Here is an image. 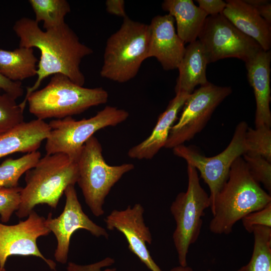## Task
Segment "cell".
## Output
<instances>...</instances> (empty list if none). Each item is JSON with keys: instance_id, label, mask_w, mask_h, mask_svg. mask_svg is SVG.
Masks as SVG:
<instances>
[{"instance_id": "7", "label": "cell", "mask_w": 271, "mask_h": 271, "mask_svg": "<svg viewBox=\"0 0 271 271\" xmlns=\"http://www.w3.org/2000/svg\"><path fill=\"white\" fill-rule=\"evenodd\" d=\"M127 111L106 106L93 116L76 120L71 116L48 123L51 128L46 139V155L62 153L76 162L85 143L98 130L114 126L126 120Z\"/></svg>"}, {"instance_id": "6", "label": "cell", "mask_w": 271, "mask_h": 271, "mask_svg": "<svg viewBox=\"0 0 271 271\" xmlns=\"http://www.w3.org/2000/svg\"><path fill=\"white\" fill-rule=\"evenodd\" d=\"M77 163V183L92 214L100 217L104 213L105 199L112 187L134 166L131 163L118 166L107 164L102 155L101 145L94 136L83 146Z\"/></svg>"}, {"instance_id": "3", "label": "cell", "mask_w": 271, "mask_h": 271, "mask_svg": "<svg viewBox=\"0 0 271 271\" xmlns=\"http://www.w3.org/2000/svg\"><path fill=\"white\" fill-rule=\"evenodd\" d=\"M78 178L77 162L62 153L46 155L25 173L26 185L21 192L16 215L20 218L28 217L39 204L56 209L67 187L75 185Z\"/></svg>"}, {"instance_id": "1", "label": "cell", "mask_w": 271, "mask_h": 271, "mask_svg": "<svg viewBox=\"0 0 271 271\" xmlns=\"http://www.w3.org/2000/svg\"><path fill=\"white\" fill-rule=\"evenodd\" d=\"M13 30L20 39L19 47L37 48L41 53L37 79L33 86L27 87L25 98L19 104L23 110L30 94L50 75L62 74L83 86L85 78L80 63L84 57L93 53V50L81 42L66 23L43 31L35 20L23 17L15 22Z\"/></svg>"}, {"instance_id": "14", "label": "cell", "mask_w": 271, "mask_h": 271, "mask_svg": "<svg viewBox=\"0 0 271 271\" xmlns=\"http://www.w3.org/2000/svg\"><path fill=\"white\" fill-rule=\"evenodd\" d=\"M144 208L140 203L128 205L122 210H113L104 219L106 228L117 230L126 239L128 249L151 271H162L152 258L146 245L152 242L149 228L146 226Z\"/></svg>"}, {"instance_id": "32", "label": "cell", "mask_w": 271, "mask_h": 271, "mask_svg": "<svg viewBox=\"0 0 271 271\" xmlns=\"http://www.w3.org/2000/svg\"><path fill=\"white\" fill-rule=\"evenodd\" d=\"M0 89L15 99L21 97L24 93L21 82L12 81L0 72Z\"/></svg>"}, {"instance_id": "16", "label": "cell", "mask_w": 271, "mask_h": 271, "mask_svg": "<svg viewBox=\"0 0 271 271\" xmlns=\"http://www.w3.org/2000/svg\"><path fill=\"white\" fill-rule=\"evenodd\" d=\"M270 61V51L262 50L245 63L248 80L253 88L256 102L255 127L271 126Z\"/></svg>"}, {"instance_id": "22", "label": "cell", "mask_w": 271, "mask_h": 271, "mask_svg": "<svg viewBox=\"0 0 271 271\" xmlns=\"http://www.w3.org/2000/svg\"><path fill=\"white\" fill-rule=\"evenodd\" d=\"M38 61L32 48L19 47L13 50L0 49V72L13 81L21 82L37 75Z\"/></svg>"}, {"instance_id": "26", "label": "cell", "mask_w": 271, "mask_h": 271, "mask_svg": "<svg viewBox=\"0 0 271 271\" xmlns=\"http://www.w3.org/2000/svg\"><path fill=\"white\" fill-rule=\"evenodd\" d=\"M246 155L261 157L271 162L270 127L261 126L252 128L248 127L245 135Z\"/></svg>"}, {"instance_id": "21", "label": "cell", "mask_w": 271, "mask_h": 271, "mask_svg": "<svg viewBox=\"0 0 271 271\" xmlns=\"http://www.w3.org/2000/svg\"><path fill=\"white\" fill-rule=\"evenodd\" d=\"M163 10L175 19L177 34L185 44L197 40L207 14L192 0H165Z\"/></svg>"}, {"instance_id": "25", "label": "cell", "mask_w": 271, "mask_h": 271, "mask_svg": "<svg viewBox=\"0 0 271 271\" xmlns=\"http://www.w3.org/2000/svg\"><path fill=\"white\" fill-rule=\"evenodd\" d=\"M41 158V153L36 151L17 159L8 158L4 161L0 165V187L19 186L22 175L33 168Z\"/></svg>"}, {"instance_id": "31", "label": "cell", "mask_w": 271, "mask_h": 271, "mask_svg": "<svg viewBox=\"0 0 271 271\" xmlns=\"http://www.w3.org/2000/svg\"><path fill=\"white\" fill-rule=\"evenodd\" d=\"M114 262L115 260L110 257H106L100 261L86 265L69 262L66 269L67 271H116V269L114 267L101 269L102 268L111 266Z\"/></svg>"}, {"instance_id": "5", "label": "cell", "mask_w": 271, "mask_h": 271, "mask_svg": "<svg viewBox=\"0 0 271 271\" xmlns=\"http://www.w3.org/2000/svg\"><path fill=\"white\" fill-rule=\"evenodd\" d=\"M150 35L149 25L124 18L106 41L100 76L121 83L133 79L148 59Z\"/></svg>"}, {"instance_id": "35", "label": "cell", "mask_w": 271, "mask_h": 271, "mask_svg": "<svg viewBox=\"0 0 271 271\" xmlns=\"http://www.w3.org/2000/svg\"><path fill=\"white\" fill-rule=\"evenodd\" d=\"M259 15L269 24H271V4L270 1L254 8Z\"/></svg>"}, {"instance_id": "13", "label": "cell", "mask_w": 271, "mask_h": 271, "mask_svg": "<svg viewBox=\"0 0 271 271\" xmlns=\"http://www.w3.org/2000/svg\"><path fill=\"white\" fill-rule=\"evenodd\" d=\"M27 217L14 225L0 223V268L5 267L10 256L33 255L41 258L51 269L56 270V263L44 256L37 244L39 237L50 233L45 225V218L34 210Z\"/></svg>"}, {"instance_id": "33", "label": "cell", "mask_w": 271, "mask_h": 271, "mask_svg": "<svg viewBox=\"0 0 271 271\" xmlns=\"http://www.w3.org/2000/svg\"><path fill=\"white\" fill-rule=\"evenodd\" d=\"M196 2L208 16L222 14L226 6V2L222 0H197Z\"/></svg>"}, {"instance_id": "11", "label": "cell", "mask_w": 271, "mask_h": 271, "mask_svg": "<svg viewBox=\"0 0 271 271\" xmlns=\"http://www.w3.org/2000/svg\"><path fill=\"white\" fill-rule=\"evenodd\" d=\"M232 92L229 86L209 82L189 95L180 118L171 127L164 148H174L191 140L202 131L217 107Z\"/></svg>"}, {"instance_id": "34", "label": "cell", "mask_w": 271, "mask_h": 271, "mask_svg": "<svg viewBox=\"0 0 271 271\" xmlns=\"http://www.w3.org/2000/svg\"><path fill=\"white\" fill-rule=\"evenodd\" d=\"M106 10L111 15L126 17L125 2L123 0H107L105 2Z\"/></svg>"}, {"instance_id": "8", "label": "cell", "mask_w": 271, "mask_h": 271, "mask_svg": "<svg viewBox=\"0 0 271 271\" xmlns=\"http://www.w3.org/2000/svg\"><path fill=\"white\" fill-rule=\"evenodd\" d=\"M188 186L172 202L170 211L176 222L173 234L180 265H187V256L191 244L200 234L204 211L210 207L209 195L201 186L198 171L187 164Z\"/></svg>"}, {"instance_id": "20", "label": "cell", "mask_w": 271, "mask_h": 271, "mask_svg": "<svg viewBox=\"0 0 271 271\" xmlns=\"http://www.w3.org/2000/svg\"><path fill=\"white\" fill-rule=\"evenodd\" d=\"M208 64L204 49L198 40L185 47L184 56L178 67L179 76L175 91L191 94L196 86L207 84L206 67Z\"/></svg>"}, {"instance_id": "4", "label": "cell", "mask_w": 271, "mask_h": 271, "mask_svg": "<svg viewBox=\"0 0 271 271\" xmlns=\"http://www.w3.org/2000/svg\"><path fill=\"white\" fill-rule=\"evenodd\" d=\"M108 99V92L102 87H84L63 74H56L46 86L31 93L27 102L29 112L44 120L72 117L91 107L105 104Z\"/></svg>"}, {"instance_id": "37", "label": "cell", "mask_w": 271, "mask_h": 271, "mask_svg": "<svg viewBox=\"0 0 271 271\" xmlns=\"http://www.w3.org/2000/svg\"><path fill=\"white\" fill-rule=\"evenodd\" d=\"M170 271H193V269L190 266H183L179 265L171 268ZM207 271H213L211 269H208Z\"/></svg>"}, {"instance_id": "38", "label": "cell", "mask_w": 271, "mask_h": 271, "mask_svg": "<svg viewBox=\"0 0 271 271\" xmlns=\"http://www.w3.org/2000/svg\"><path fill=\"white\" fill-rule=\"evenodd\" d=\"M0 271H6L5 268H0Z\"/></svg>"}, {"instance_id": "10", "label": "cell", "mask_w": 271, "mask_h": 271, "mask_svg": "<svg viewBox=\"0 0 271 271\" xmlns=\"http://www.w3.org/2000/svg\"><path fill=\"white\" fill-rule=\"evenodd\" d=\"M248 127L245 121L239 122L227 147L213 157L204 156L193 147L184 144L173 149L175 156L184 159L200 172L210 190V206L226 182L233 163L246 153L245 135Z\"/></svg>"}, {"instance_id": "30", "label": "cell", "mask_w": 271, "mask_h": 271, "mask_svg": "<svg viewBox=\"0 0 271 271\" xmlns=\"http://www.w3.org/2000/svg\"><path fill=\"white\" fill-rule=\"evenodd\" d=\"M241 220L244 229L249 233L255 225L271 227V202L262 209L247 214Z\"/></svg>"}, {"instance_id": "29", "label": "cell", "mask_w": 271, "mask_h": 271, "mask_svg": "<svg viewBox=\"0 0 271 271\" xmlns=\"http://www.w3.org/2000/svg\"><path fill=\"white\" fill-rule=\"evenodd\" d=\"M23 187H0L1 220L8 222L13 213L16 212L21 204V192Z\"/></svg>"}, {"instance_id": "24", "label": "cell", "mask_w": 271, "mask_h": 271, "mask_svg": "<svg viewBox=\"0 0 271 271\" xmlns=\"http://www.w3.org/2000/svg\"><path fill=\"white\" fill-rule=\"evenodd\" d=\"M28 2L35 13V21L38 23L43 22L45 30L65 23L64 18L71 11L66 0H29Z\"/></svg>"}, {"instance_id": "27", "label": "cell", "mask_w": 271, "mask_h": 271, "mask_svg": "<svg viewBox=\"0 0 271 271\" xmlns=\"http://www.w3.org/2000/svg\"><path fill=\"white\" fill-rule=\"evenodd\" d=\"M24 110L16 99L0 89V133L24 121Z\"/></svg>"}, {"instance_id": "15", "label": "cell", "mask_w": 271, "mask_h": 271, "mask_svg": "<svg viewBox=\"0 0 271 271\" xmlns=\"http://www.w3.org/2000/svg\"><path fill=\"white\" fill-rule=\"evenodd\" d=\"M173 17L168 14L154 17L149 25L148 58H156L166 71L178 68L185 51V43L176 32Z\"/></svg>"}, {"instance_id": "28", "label": "cell", "mask_w": 271, "mask_h": 271, "mask_svg": "<svg viewBox=\"0 0 271 271\" xmlns=\"http://www.w3.org/2000/svg\"><path fill=\"white\" fill-rule=\"evenodd\" d=\"M252 177L261 183L269 193L271 192V162L259 156H242Z\"/></svg>"}, {"instance_id": "17", "label": "cell", "mask_w": 271, "mask_h": 271, "mask_svg": "<svg viewBox=\"0 0 271 271\" xmlns=\"http://www.w3.org/2000/svg\"><path fill=\"white\" fill-rule=\"evenodd\" d=\"M190 94L177 93L166 110L161 113L151 134L144 141L131 147L127 156L138 160L152 159L165 147L171 127Z\"/></svg>"}, {"instance_id": "9", "label": "cell", "mask_w": 271, "mask_h": 271, "mask_svg": "<svg viewBox=\"0 0 271 271\" xmlns=\"http://www.w3.org/2000/svg\"><path fill=\"white\" fill-rule=\"evenodd\" d=\"M209 63L236 58L244 63L262 50L253 39L237 29L222 14L207 16L199 34Z\"/></svg>"}, {"instance_id": "18", "label": "cell", "mask_w": 271, "mask_h": 271, "mask_svg": "<svg viewBox=\"0 0 271 271\" xmlns=\"http://www.w3.org/2000/svg\"><path fill=\"white\" fill-rule=\"evenodd\" d=\"M226 3L222 14L240 31L255 40L263 50H270V25L244 1L229 0Z\"/></svg>"}, {"instance_id": "2", "label": "cell", "mask_w": 271, "mask_h": 271, "mask_svg": "<svg viewBox=\"0 0 271 271\" xmlns=\"http://www.w3.org/2000/svg\"><path fill=\"white\" fill-rule=\"evenodd\" d=\"M271 196L251 176L242 157L231 166L228 178L210 206L209 226L215 234H229L234 224L247 214L264 208Z\"/></svg>"}, {"instance_id": "23", "label": "cell", "mask_w": 271, "mask_h": 271, "mask_svg": "<svg viewBox=\"0 0 271 271\" xmlns=\"http://www.w3.org/2000/svg\"><path fill=\"white\" fill-rule=\"evenodd\" d=\"M253 248L249 262L237 271H271V227L252 228Z\"/></svg>"}, {"instance_id": "12", "label": "cell", "mask_w": 271, "mask_h": 271, "mask_svg": "<svg viewBox=\"0 0 271 271\" xmlns=\"http://www.w3.org/2000/svg\"><path fill=\"white\" fill-rule=\"evenodd\" d=\"M66 200L63 211L53 218L50 212L45 218V225L55 235L57 242L54 252L55 260L62 264L67 262L70 239L77 230L85 229L93 236L108 239L109 234L102 227L92 221L83 212L78 199L74 185H69L64 192Z\"/></svg>"}, {"instance_id": "19", "label": "cell", "mask_w": 271, "mask_h": 271, "mask_svg": "<svg viewBox=\"0 0 271 271\" xmlns=\"http://www.w3.org/2000/svg\"><path fill=\"white\" fill-rule=\"evenodd\" d=\"M50 129L48 123L37 118L24 121L0 133V159L15 153L37 151Z\"/></svg>"}, {"instance_id": "36", "label": "cell", "mask_w": 271, "mask_h": 271, "mask_svg": "<svg viewBox=\"0 0 271 271\" xmlns=\"http://www.w3.org/2000/svg\"><path fill=\"white\" fill-rule=\"evenodd\" d=\"M244 1L254 8L258 7L269 2V1L266 0H245Z\"/></svg>"}]
</instances>
